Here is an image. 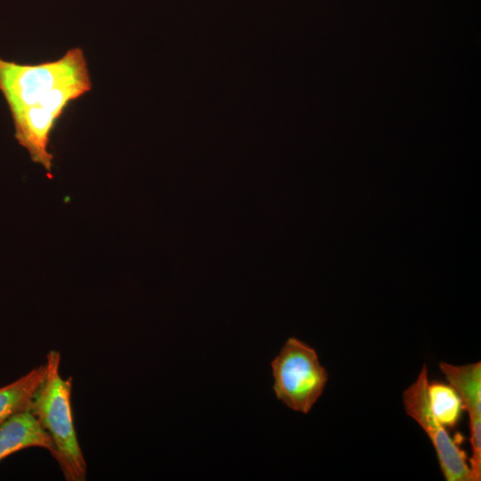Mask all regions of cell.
<instances>
[{"label": "cell", "instance_id": "cell-1", "mask_svg": "<svg viewBox=\"0 0 481 481\" xmlns=\"http://www.w3.org/2000/svg\"><path fill=\"white\" fill-rule=\"evenodd\" d=\"M88 63L80 47L54 61L20 64L0 57V92L11 112L14 135L33 162L47 172L53 156L51 134L70 102L92 89Z\"/></svg>", "mask_w": 481, "mask_h": 481}, {"label": "cell", "instance_id": "cell-2", "mask_svg": "<svg viewBox=\"0 0 481 481\" xmlns=\"http://www.w3.org/2000/svg\"><path fill=\"white\" fill-rule=\"evenodd\" d=\"M61 354L46 355L45 376L36 393L29 412L51 436L59 467L67 481H85L87 466L79 445L71 407L73 379L60 372Z\"/></svg>", "mask_w": 481, "mask_h": 481}, {"label": "cell", "instance_id": "cell-3", "mask_svg": "<svg viewBox=\"0 0 481 481\" xmlns=\"http://www.w3.org/2000/svg\"><path fill=\"white\" fill-rule=\"evenodd\" d=\"M276 397L289 408L308 413L328 381L326 369L316 351L296 338H289L271 363Z\"/></svg>", "mask_w": 481, "mask_h": 481}, {"label": "cell", "instance_id": "cell-4", "mask_svg": "<svg viewBox=\"0 0 481 481\" xmlns=\"http://www.w3.org/2000/svg\"><path fill=\"white\" fill-rule=\"evenodd\" d=\"M428 369L423 364L417 379L404 390L403 403L405 412L427 433L437 455L441 471L447 481H476L461 440L452 438L439 424L430 409L428 395Z\"/></svg>", "mask_w": 481, "mask_h": 481}, {"label": "cell", "instance_id": "cell-5", "mask_svg": "<svg viewBox=\"0 0 481 481\" xmlns=\"http://www.w3.org/2000/svg\"><path fill=\"white\" fill-rule=\"evenodd\" d=\"M439 367L468 412L472 448L470 459L478 463L481 461V363L452 365L441 362Z\"/></svg>", "mask_w": 481, "mask_h": 481}, {"label": "cell", "instance_id": "cell-6", "mask_svg": "<svg viewBox=\"0 0 481 481\" xmlns=\"http://www.w3.org/2000/svg\"><path fill=\"white\" fill-rule=\"evenodd\" d=\"M30 447L45 449L52 456L54 453L51 436L35 416L27 411L11 417L0 427V461L16 452Z\"/></svg>", "mask_w": 481, "mask_h": 481}, {"label": "cell", "instance_id": "cell-7", "mask_svg": "<svg viewBox=\"0 0 481 481\" xmlns=\"http://www.w3.org/2000/svg\"><path fill=\"white\" fill-rule=\"evenodd\" d=\"M45 376L44 363L0 387V427L11 417L29 411L32 400Z\"/></svg>", "mask_w": 481, "mask_h": 481}, {"label": "cell", "instance_id": "cell-8", "mask_svg": "<svg viewBox=\"0 0 481 481\" xmlns=\"http://www.w3.org/2000/svg\"><path fill=\"white\" fill-rule=\"evenodd\" d=\"M428 395L436 420L444 428L457 427L464 409L455 389L450 384L432 381L428 382Z\"/></svg>", "mask_w": 481, "mask_h": 481}]
</instances>
